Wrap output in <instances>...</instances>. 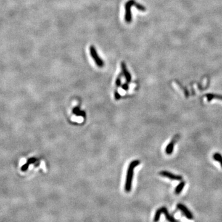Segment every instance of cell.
<instances>
[{"label": "cell", "instance_id": "obj_1", "mask_svg": "<svg viewBox=\"0 0 222 222\" xmlns=\"http://www.w3.org/2000/svg\"><path fill=\"white\" fill-rule=\"evenodd\" d=\"M139 163H140L139 160H135L130 162V163L128 167L127 176H126L125 184V190L127 192H129L131 189L132 181H133V175H134V170L136 166L139 165Z\"/></svg>", "mask_w": 222, "mask_h": 222}, {"label": "cell", "instance_id": "obj_2", "mask_svg": "<svg viewBox=\"0 0 222 222\" xmlns=\"http://www.w3.org/2000/svg\"><path fill=\"white\" fill-rule=\"evenodd\" d=\"M90 53L91 58H93V61L95 62L96 66L98 67H104V62L99 56V55H98V53L96 51V48L94 46H93V45L90 46Z\"/></svg>", "mask_w": 222, "mask_h": 222}, {"label": "cell", "instance_id": "obj_3", "mask_svg": "<svg viewBox=\"0 0 222 222\" xmlns=\"http://www.w3.org/2000/svg\"><path fill=\"white\" fill-rule=\"evenodd\" d=\"M135 2V0H129V1H128L126 3V4L125 5V21L127 23H130L132 21L131 8V6H133Z\"/></svg>", "mask_w": 222, "mask_h": 222}, {"label": "cell", "instance_id": "obj_4", "mask_svg": "<svg viewBox=\"0 0 222 222\" xmlns=\"http://www.w3.org/2000/svg\"><path fill=\"white\" fill-rule=\"evenodd\" d=\"M177 208L182 212V213L185 216L186 218L188 220H192L194 218V215L191 213V212L188 208L186 206H185L183 204H178Z\"/></svg>", "mask_w": 222, "mask_h": 222}, {"label": "cell", "instance_id": "obj_5", "mask_svg": "<svg viewBox=\"0 0 222 222\" xmlns=\"http://www.w3.org/2000/svg\"><path fill=\"white\" fill-rule=\"evenodd\" d=\"M159 175H161L162 176H164L166 177L170 180H177V181H180L181 180L183 179V177L180 175H175L170 172L168 171H161L159 173Z\"/></svg>", "mask_w": 222, "mask_h": 222}, {"label": "cell", "instance_id": "obj_6", "mask_svg": "<svg viewBox=\"0 0 222 222\" xmlns=\"http://www.w3.org/2000/svg\"><path fill=\"white\" fill-rule=\"evenodd\" d=\"M179 135H176L173 137V138L172 139V141L169 143V144L167 146L165 149V152L168 155H171L174 150V147L175 145V143H176Z\"/></svg>", "mask_w": 222, "mask_h": 222}, {"label": "cell", "instance_id": "obj_7", "mask_svg": "<svg viewBox=\"0 0 222 222\" xmlns=\"http://www.w3.org/2000/svg\"><path fill=\"white\" fill-rule=\"evenodd\" d=\"M121 69H122V72L123 74L122 75H124L127 82L129 83L131 80V74L129 72V71L127 70V66L124 62H122V63H121Z\"/></svg>", "mask_w": 222, "mask_h": 222}, {"label": "cell", "instance_id": "obj_8", "mask_svg": "<svg viewBox=\"0 0 222 222\" xmlns=\"http://www.w3.org/2000/svg\"><path fill=\"white\" fill-rule=\"evenodd\" d=\"M162 213L164 214L166 219L168 221V222H178L168 212L167 208L165 207H162Z\"/></svg>", "mask_w": 222, "mask_h": 222}, {"label": "cell", "instance_id": "obj_9", "mask_svg": "<svg viewBox=\"0 0 222 222\" xmlns=\"http://www.w3.org/2000/svg\"><path fill=\"white\" fill-rule=\"evenodd\" d=\"M207 98V100L208 101H210L212 99H220L222 101V95H217V94H212V93H208L205 95Z\"/></svg>", "mask_w": 222, "mask_h": 222}, {"label": "cell", "instance_id": "obj_10", "mask_svg": "<svg viewBox=\"0 0 222 222\" xmlns=\"http://www.w3.org/2000/svg\"><path fill=\"white\" fill-rule=\"evenodd\" d=\"M72 113L74 114H75L77 116H81L83 117L84 118H85L86 117V113L85 111H81L79 108V107H75L73 109H72Z\"/></svg>", "mask_w": 222, "mask_h": 222}, {"label": "cell", "instance_id": "obj_11", "mask_svg": "<svg viewBox=\"0 0 222 222\" xmlns=\"http://www.w3.org/2000/svg\"><path fill=\"white\" fill-rule=\"evenodd\" d=\"M185 184H186L185 181H181V182H180V183L178 184V186L176 187V188H175V194H180L181 192V191H183V188H184Z\"/></svg>", "mask_w": 222, "mask_h": 222}, {"label": "cell", "instance_id": "obj_12", "mask_svg": "<svg viewBox=\"0 0 222 222\" xmlns=\"http://www.w3.org/2000/svg\"><path fill=\"white\" fill-rule=\"evenodd\" d=\"M213 158L215 161H217L220 163V164L222 168V155L219 152H216L213 154Z\"/></svg>", "mask_w": 222, "mask_h": 222}, {"label": "cell", "instance_id": "obj_13", "mask_svg": "<svg viewBox=\"0 0 222 222\" xmlns=\"http://www.w3.org/2000/svg\"><path fill=\"white\" fill-rule=\"evenodd\" d=\"M162 213V208L161 207L159 209H157L156 210V212L155 213V215H154V222H158L160 220V215Z\"/></svg>", "mask_w": 222, "mask_h": 222}, {"label": "cell", "instance_id": "obj_14", "mask_svg": "<svg viewBox=\"0 0 222 222\" xmlns=\"http://www.w3.org/2000/svg\"><path fill=\"white\" fill-rule=\"evenodd\" d=\"M133 6L137 9L139 11H141V12H145L146 11V8L143 6V5H141V4L139 3H136V2H134V4H133Z\"/></svg>", "mask_w": 222, "mask_h": 222}, {"label": "cell", "instance_id": "obj_15", "mask_svg": "<svg viewBox=\"0 0 222 222\" xmlns=\"http://www.w3.org/2000/svg\"><path fill=\"white\" fill-rule=\"evenodd\" d=\"M122 74H119L115 80V86L117 88H119V87L121 86V84H122V82H121V77H122Z\"/></svg>", "mask_w": 222, "mask_h": 222}, {"label": "cell", "instance_id": "obj_16", "mask_svg": "<svg viewBox=\"0 0 222 222\" xmlns=\"http://www.w3.org/2000/svg\"><path fill=\"white\" fill-rule=\"evenodd\" d=\"M37 159L35 158V157H32V158H30L27 160V163H28L29 165L30 164H33V163H35L37 161Z\"/></svg>", "mask_w": 222, "mask_h": 222}, {"label": "cell", "instance_id": "obj_17", "mask_svg": "<svg viewBox=\"0 0 222 222\" xmlns=\"http://www.w3.org/2000/svg\"><path fill=\"white\" fill-rule=\"evenodd\" d=\"M114 98H115V99L118 101L119 100L120 98H121V95L119 93V91H117V90H115L114 91Z\"/></svg>", "mask_w": 222, "mask_h": 222}, {"label": "cell", "instance_id": "obj_18", "mask_svg": "<svg viewBox=\"0 0 222 222\" xmlns=\"http://www.w3.org/2000/svg\"><path fill=\"white\" fill-rule=\"evenodd\" d=\"M29 165H29L28 163H25L24 165H23L22 166V167H21V170H22V172H26V171H27V170H28V168H29Z\"/></svg>", "mask_w": 222, "mask_h": 222}, {"label": "cell", "instance_id": "obj_19", "mask_svg": "<svg viewBox=\"0 0 222 222\" xmlns=\"http://www.w3.org/2000/svg\"><path fill=\"white\" fill-rule=\"evenodd\" d=\"M122 88L123 90H125V91L128 90V89H129L128 83L127 82V83H125L122 84Z\"/></svg>", "mask_w": 222, "mask_h": 222}, {"label": "cell", "instance_id": "obj_20", "mask_svg": "<svg viewBox=\"0 0 222 222\" xmlns=\"http://www.w3.org/2000/svg\"><path fill=\"white\" fill-rule=\"evenodd\" d=\"M34 164H35V167H38V166L40 164V162L37 160V162H36Z\"/></svg>", "mask_w": 222, "mask_h": 222}]
</instances>
